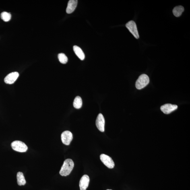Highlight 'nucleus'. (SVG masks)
I'll return each mask as SVG.
<instances>
[{
    "label": "nucleus",
    "mask_w": 190,
    "mask_h": 190,
    "mask_svg": "<svg viewBox=\"0 0 190 190\" xmlns=\"http://www.w3.org/2000/svg\"><path fill=\"white\" fill-rule=\"evenodd\" d=\"M150 80L149 77L146 74H143L140 75L138 79L136 86L138 90H141L145 88L149 84Z\"/></svg>",
    "instance_id": "nucleus-2"
},
{
    "label": "nucleus",
    "mask_w": 190,
    "mask_h": 190,
    "mask_svg": "<svg viewBox=\"0 0 190 190\" xmlns=\"http://www.w3.org/2000/svg\"><path fill=\"white\" fill-rule=\"evenodd\" d=\"M77 0H70L68 1L66 9V13L70 14L73 12L77 7Z\"/></svg>",
    "instance_id": "nucleus-11"
},
{
    "label": "nucleus",
    "mask_w": 190,
    "mask_h": 190,
    "mask_svg": "<svg viewBox=\"0 0 190 190\" xmlns=\"http://www.w3.org/2000/svg\"><path fill=\"white\" fill-rule=\"evenodd\" d=\"M90 178L88 175H85L81 177L80 183L79 187L80 190H86L88 188L90 183Z\"/></svg>",
    "instance_id": "nucleus-10"
},
{
    "label": "nucleus",
    "mask_w": 190,
    "mask_h": 190,
    "mask_svg": "<svg viewBox=\"0 0 190 190\" xmlns=\"http://www.w3.org/2000/svg\"><path fill=\"white\" fill-rule=\"evenodd\" d=\"M107 190H111V189H107Z\"/></svg>",
    "instance_id": "nucleus-18"
},
{
    "label": "nucleus",
    "mask_w": 190,
    "mask_h": 190,
    "mask_svg": "<svg viewBox=\"0 0 190 190\" xmlns=\"http://www.w3.org/2000/svg\"><path fill=\"white\" fill-rule=\"evenodd\" d=\"M73 139L72 133L69 131H64L61 135V139L63 144L68 145Z\"/></svg>",
    "instance_id": "nucleus-6"
},
{
    "label": "nucleus",
    "mask_w": 190,
    "mask_h": 190,
    "mask_svg": "<svg viewBox=\"0 0 190 190\" xmlns=\"http://www.w3.org/2000/svg\"><path fill=\"white\" fill-rule=\"evenodd\" d=\"M177 106L176 105L167 104L161 107V110L164 114H169L177 109Z\"/></svg>",
    "instance_id": "nucleus-8"
},
{
    "label": "nucleus",
    "mask_w": 190,
    "mask_h": 190,
    "mask_svg": "<svg viewBox=\"0 0 190 190\" xmlns=\"http://www.w3.org/2000/svg\"><path fill=\"white\" fill-rule=\"evenodd\" d=\"M19 76L18 72H12L8 74L4 79V82L8 84H12L14 83Z\"/></svg>",
    "instance_id": "nucleus-9"
},
{
    "label": "nucleus",
    "mask_w": 190,
    "mask_h": 190,
    "mask_svg": "<svg viewBox=\"0 0 190 190\" xmlns=\"http://www.w3.org/2000/svg\"><path fill=\"white\" fill-rule=\"evenodd\" d=\"M100 160L105 165L110 169H112L114 167V163L112 158L107 155L102 154L100 156Z\"/></svg>",
    "instance_id": "nucleus-5"
},
{
    "label": "nucleus",
    "mask_w": 190,
    "mask_h": 190,
    "mask_svg": "<svg viewBox=\"0 0 190 190\" xmlns=\"http://www.w3.org/2000/svg\"><path fill=\"white\" fill-rule=\"evenodd\" d=\"M58 57L59 61L62 64H66L68 61L67 56L65 54L63 53L58 54Z\"/></svg>",
    "instance_id": "nucleus-17"
},
{
    "label": "nucleus",
    "mask_w": 190,
    "mask_h": 190,
    "mask_svg": "<svg viewBox=\"0 0 190 190\" xmlns=\"http://www.w3.org/2000/svg\"><path fill=\"white\" fill-rule=\"evenodd\" d=\"M17 182L18 185L24 186L26 184V180L23 172H18L17 175Z\"/></svg>",
    "instance_id": "nucleus-13"
},
{
    "label": "nucleus",
    "mask_w": 190,
    "mask_h": 190,
    "mask_svg": "<svg viewBox=\"0 0 190 190\" xmlns=\"http://www.w3.org/2000/svg\"><path fill=\"white\" fill-rule=\"evenodd\" d=\"M82 105V99L79 96L75 98L73 102V106L76 109H79L81 108Z\"/></svg>",
    "instance_id": "nucleus-15"
},
{
    "label": "nucleus",
    "mask_w": 190,
    "mask_h": 190,
    "mask_svg": "<svg viewBox=\"0 0 190 190\" xmlns=\"http://www.w3.org/2000/svg\"><path fill=\"white\" fill-rule=\"evenodd\" d=\"M184 11L183 7L182 6H178L174 8L172 12L175 17H179L181 16Z\"/></svg>",
    "instance_id": "nucleus-14"
},
{
    "label": "nucleus",
    "mask_w": 190,
    "mask_h": 190,
    "mask_svg": "<svg viewBox=\"0 0 190 190\" xmlns=\"http://www.w3.org/2000/svg\"><path fill=\"white\" fill-rule=\"evenodd\" d=\"M11 146L13 150L20 152H26L28 149L24 143L19 141H13L11 143Z\"/></svg>",
    "instance_id": "nucleus-3"
},
{
    "label": "nucleus",
    "mask_w": 190,
    "mask_h": 190,
    "mask_svg": "<svg viewBox=\"0 0 190 190\" xmlns=\"http://www.w3.org/2000/svg\"><path fill=\"white\" fill-rule=\"evenodd\" d=\"M105 120L103 116L101 113L98 114L96 121V125L98 129L102 132L105 131Z\"/></svg>",
    "instance_id": "nucleus-7"
},
{
    "label": "nucleus",
    "mask_w": 190,
    "mask_h": 190,
    "mask_svg": "<svg viewBox=\"0 0 190 190\" xmlns=\"http://www.w3.org/2000/svg\"><path fill=\"white\" fill-rule=\"evenodd\" d=\"M126 27L135 38L137 39L139 38V35L136 23L134 21H129L126 24Z\"/></svg>",
    "instance_id": "nucleus-4"
},
{
    "label": "nucleus",
    "mask_w": 190,
    "mask_h": 190,
    "mask_svg": "<svg viewBox=\"0 0 190 190\" xmlns=\"http://www.w3.org/2000/svg\"><path fill=\"white\" fill-rule=\"evenodd\" d=\"M73 48L74 51L79 59L81 60H84L85 58V54L81 48L77 46H74Z\"/></svg>",
    "instance_id": "nucleus-12"
},
{
    "label": "nucleus",
    "mask_w": 190,
    "mask_h": 190,
    "mask_svg": "<svg viewBox=\"0 0 190 190\" xmlns=\"http://www.w3.org/2000/svg\"><path fill=\"white\" fill-rule=\"evenodd\" d=\"M1 18L5 22H8L10 20L11 15L10 13L3 12L1 13Z\"/></svg>",
    "instance_id": "nucleus-16"
},
{
    "label": "nucleus",
    "mask_w": 190,
    "mask_h": 190,
    "mask_svg": "<svg viewBox=\"0 0 190 190\" xmlns=\"http://www.w3.org/2000/svg\"><path fill=\"white\" fill-rule=\"evenodd\" d=\"M74 163L72 160L67 159L64 162L62 166L60 174L62 176H66L68 175L73 169Z\"/></svg>",
    "instance_id": "nucleus-1"
}]
</instances>
